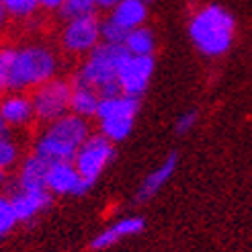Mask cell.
<instances>
[{"instance_id":"3957f363","label":"cell","mask_w":252,"mask_h":252,"mask_svg":"<svg viewBox=\"0 0 252 252\" xmlns=\"http://www.w3.org/2000/svg\"><path fill=\"white\" fill-rule=\"evenodd\" d=\"M91 137V125L84 117L74 113L60 117L45 125L41 135L37 137L33 154L45 160L47 164L54 162H72L78 148Z\"/></svg>"},{"instance_id":"8fae6325","label":"cell","mask_w":252,"mask_h":252,"mask_svg":"<svg viewBox=\"0 0 252 252\" xmlns=\"http://www.w3.org/2000/svg\"><path fill=\"white\" fill-rule=\"evenodd\" d=\"M0 115L8 127H23L35 119L31 94L27 93H4L0 98Z\"/></svg>"},{"instance_id":"cb8c5ba5","label":"cell","mask_w":252,"mask_h":252,"mask_svg":"<svg viewBox=\"0 0 252 252\" xmlns=\"http://www.w3.org/2000/svg\"><path fill=\"white\" fill-rule=\"evenodd\" d=\"M17 223H19V220H17L15 209H12L10 197L0 195V238L8 236L12 230H15Z\"/></svg>"},{"instance_id":"603a6c76","label":"cell","mask_w":252,"mask_h":252,"mask_svg":"<svg viewBox=\"0 0 252 252\" xmlns=\"http://www.w3.org/2000/svg\"><path fill=\"white\" fill-rule=\"evenodd\" d=\"M19 146L8 135L0 137V170L8 172L12 166L19 164Z\"/></svg>"},{"instance_id":"f1b7e54d","label":"cell","mask_w":252,"mask_h":252,"mask_svg":"<svg viewBox=\"0 0 252 252\" xmlns=\"http://www.w3.org/2000/svg\"><path fill=\"white\" fill-rule=\"evenodd\" d=\"M6 129H8V125L4 123L2 115H0V137H2V135H6Z\"/></svg>"},{"instance_id":"7a4b0ae2","label":"cell","mask_w":252,"mask_h":252,"mask_svg":"<svg viewBox=\"0 0 252 252\" xmlns=\"http://www.w3.org/2000/svg\"><path fill=\"white\" fill-rule=\"evenodd\" d=\"M189 37L199 54L205 58H221L234 45L236 19L221 4H205L189 19Z\"/></svg>"},{"instance_id":"7402d4cb","label":"cell","mask_w":252,"mask_h":252,"mask_svg":"<svg viewBox=\"0 0 252 252\" xmlns=\"http://www.w3.org/2000/svg\"><path fill=\"white\" fill-rule=\"evenodd\" d=\"M127 31H125L121 25H117L111 17H107L105 21H100V41L109 43V45H123Z\"/></svg>"},{"instance_id":"8992f818","label":"cell","mask_w":252,"mask_h":252,"mask_svg":"<svg viewBox=\"0 0 252 252\" xmlns=\"http://www.w3.org/2000/svg\"><path fill=\"white\" fill-rule=\"evenodd\" d=\"M113 158H115V144L100 133H91V137L78 148L72 162L82 179L93 187L98 181V176L107 170Z\"/></svg>"},{"instance_id":"7c38bea8","label":"cell","mask_w":252,"mask_h":252,"mask_svg":"<svg viewBox=\"0 0 252 252\" xmlns=\"http://www.w3.org/2000/svg\"><path fill=\"white\" fill-rule=\"evenodd\" d=\"M144 230V220L137 218V216H127V218H121L117 220L115 223H111L109 228H105L103 232H98L94 238H93V250H105L113 244H117L125 238H131V236H137Z\"/></svg>"},{"instance_id":"ac0fdd59","label":"cell","mask_w":252,"mask_h":252,"mask_svg":"<svg viewBox=\"0 0 252 252\" xmlns=\"http://www.w3.org/2000/svg\"><path fill=\"white\" fill-rule=\"evenodd\" d=\"M123 47L129 56H154V49H156L154 31L148 29L146 25L129 31L127 37H125Z\"/></svg>"},{"instance_id":"4316f807","label":"cell","mask_w":252,"mask_h":252,"mask_svg":"<svg viewBox=\"0 0 252 252\" xmlns=\"http://www.w3.org/2000/svg\"><path fill=\"white\" fill-rule=\"evenodd\" d=\"M119 2H121V0H96V6L100 10H113Z\"/></svg>"},{"instance_id":"277c9868","label":"cell","mask_w":252,"mask_h":252,"mask_svg":"<svg viewBox=\"0 0 252 252\" xmlns=\"http://www.w3.org/2000/svg\"><path fill=\"white\" fill-rule=\"evenodd\" d=\"M125 56H127V52L123 45L100 43L84 58L72 82L93 88L100 94V98L119 94V68Z\"/></svg>"},{"instance_id":"44dd1931","label":"cell","mask_w":252,"mask_h":252,"mask_svg":"<svg viewBox=\"0 0 252 252\" xmlns=\"http://www.w3.org/2000/svg\"><path fill=\"white\" fill-rule=\"evenodd\" d=\"M2 4L6 8V15L12 19H19V21L31 19L35 12L41 8L39 0H2Z\"/></svg>"},{"instance_id":"484cf974","label":"cell","mask_w":252,"mask_h":252,"mask_svg":"<svg viewBox=\"0 0 252 252\" xmlns=\"http://www.w3.org/2000/svg\"><path fill=\"white\" fill-rule=\"evenodd\" d=\"M62 2H64V0H39L41 8H45V10H60Z\"/></svg>"},{"instance_id":"d4e9b609","label":"cell","mask_w":252,"mask_h":252,"mask_svg":"<svg viewBox=\"0 0 252 252\" xmlns=\"http://www.w3.org/2000/svg\"><path fill=\"white\" fill-rule=\"evenodd\" d=\"M197 119H199L197 111H185L183 115H179V119H176V123H174L176 133H181V135L189 133L197 125Z\"/></svg>"},{"instance_id":"5bb4252c","label":"cell","mask_w":252,"mask_h":252,"mask_svg":"<svg viewBox=\"0 0 252 252\" xmlns=\"http://www.w3.org/2000/svg\"><path fill=\"white\" fill-rule=\"evenodd\" d=\"M176 162H179L176 154H168V158L162 162L160 166H156L152 172H148V176L144 179V183L140 185V189H137V193H135V199L140 201V203L150 201L162 191V187L170 181V176L176 170Z\"/></svg>"},{"instance_id":"f546056e","label":"cell","mask_w":252,"mask_h":252,"mask_svg":"<svg viewBox=\"0 0 252 252\" xmlns=\"http://www.w3.org/2000/svg\"><path fill=\"white\" fill-rule=\"evenodd\" d=\"M6 179H8L6 172H4V170H0V189H2V187L6 185Z\"/></svg>"},{"instance_id":"6da1fadb","label":"cell","mask_w":252,"mask_h":252,"mask_svg":"<svg viewBox=\"0 0 252 252\" xmlns=\"http://www.w3.org/2000/svg\"><path fill=\"white\" fill-rule=\"evenodd\" d=\"M58 54L45 43L0 47V86L8 93L35 91L58 76Z\"/></svg>"},{"instance_id":"83f0119b","label":"cell","mask_w":252,"mask_h":252,"mask_svg":"<svg viewBox=\"0 0 252 252\" xmlns=\"http://www.w3.org/2000/svg\"><path fill=\"white\" fill-rule=\"evenodd\" d=\"M6 19H8V15H6V8H4V4H2V0H0V27L6 23Z\"/></svg>"},{"instance_id":"2e32d148","label":"cell","mask_w":252,"mask_h":252,"mask_svg":"<svg viewBox=\"0 0 252 252\" xmlns=\"http://www.w3.org/2000/svg\"><path fill=\"white\" fill-rule=\"evenodd\" d=\"M47 162L41 160L39 156H27L17 174V189H27V191H35V189H47L45 187V174H47Z\"/></svg>"},{"instance_id":"ffe728a7","label":"cell","mask_w":252,"mask_h":252,"mask_svg":"<svg viewBox=\"0 0 252 252\" xmlns=\"http://www.w3.org/2000/svg\"><path fill=\"white\" fill-rule=\"evenodd\" d=\"M96 0H64L60 6V17L66 21L78 19V17H88V15H96Z\"/></svg>"},{"instance_id":"9a60e30c","label":"cell","mask_w":252,"mask_h":252,"mask_svg":"<svg viewBox=\"0 0 252 252\" xmlns=\"http://www.w3.org/2000/svg\"><path fill=\"white\" fill-rule=\"evenodd\" d=\"M109 17L129 33L137 27H144V23L148 19V4L142 2V0H121L111 10Z\"/></svg>"},{"instance_id":"1f68e13d","label":"cell","mask_w":252,"mask_h":252,"mask_svg":"<svg viewBox=\"0 0 252 252\" xmlns=\"http://www.w3.org/2000/svg\"><path fill=\"white\" fill-rule=\"evenodd\" d=\"M142 2H146V4H150V2H154V0H142Z\"/></svg>"},{"instance_id":"4dcf8cb0","label":"cell","mask_w":252,"mask_h":252,"mask_svg":"<svg viewBox=\"0 0 252 252\" xmlns=\"http://www.w3.org/2000/svg\"><path fill=\"white\" fill-rule=\"evenodd\" d=\"M4 93H6V91H4V88H2V86H0V98H2V96H4Z\"/></svg>"},{"instance_id":"e0dca14e","label":"cell","mask_w":252,"mask_h":252,"mask_svg":"<svg viewBox=\"0 0 252 252\" xmlns=\"http://www.w3.org/2000/svg\"><path fill=\"white\" fill-rule=\"evenodd\" d=\"M74 84V82H72ZM100 105V94L96 91L82 84H74V91H72V100H70V113L84 119H91L96 117V111Z\"/></svg>"},{"instance_id":"ba28073f","label":"cell","mask_w":252,"mask_h":252,"mask_svg":"<svg viewBox=\"0 0 252 252\" xmlns=\"http://www.w3.org/2000/svg\"><path fill=\"white\" fill-rule=\"evenodd\" d=\"M154 56H125L119 68V88L123 94L140 98L150 86L154 76Z\"/></svg>"},{"instance_id":"52a82bcc","label":"cell","mask_w":252,"mask_h":252,"mask_svg":"<svg viewBox=\"0 0 252 252\" xmlns=\"http://www.w3.org/2000/svg\"><path fill=\"white\" fill-rule=\"evenodd\" d=\"M60 43L66 54L72 56H88L100 43V21L96 15L78 17L66 21L60 33Z\"/></svg>"},{"instance_id":"4fadbf2b","label":"cell","mask_w":252,"mask_h":252,"mask_svg":"<svg viewBox=\"0 0 252 252\" xmlns=\"http://www.w3.org/2000/svg\"><path fill=\"white\" fill-rule=\"evenodd\" d=\"M137 111H140V98L129 96V94H113L103 96L96 111V121H107V119H135Z\"/></svg>"},{"instance_id":"9c48e42d","label":"cell","mask_w":252,"mask_h":252,"mask_svg":"<svg viewBox=\"0 0 252 252\" xmlns=\"http://www.w3.org/2000/svg\"><path fill=\"white\" fill-rule=\"evenodd\" d=\"M45 187L52 195H84L91 191L80 172L74 166V162H54L47 166Z\"/></svg>"},{"instance_id":"5b68a950","label":"cell","mask_w":252,"mask_h":252,"mask_svg":"<svg viewBox=\"0 0 252 252\" xmlns=\"http://www.w3.org/2000/svg\"><path fill=\"white\" fill-rule=\"evenodd\" d=\"M74 84L66 78H54L41 86H37L31 93L35 119L41 123H52L60 117L70 113V100H72Z\"/></svg>"},{"instance_id":"d6986e66","label":"cell","mask_w":252,"mask_h":252,"mask_svg":"<svg viewBox=\"0 0 252 252\" xmlns=\"http://www.w3.org/2000/svg\"><path fill=\"white\" fill-rule=\"evenodd\" d=\"M135 119H107L98 121V133L105 135L109 142L119 144L123 140H127L131 129H133Z\"/></svg>"},{"instance_id":"30bf717a","label":"cell","mask_w":252,"mask_h":252,"mask_svg":"<svg viewBox=\"0 0 252 252\" xmlns=\"http://www.w3.org/2000/svg\"><path fill=\"white\" fill-rule=\"evenodd\" d=\"M12 201V209L17 213V220L21 223L31 221L37 216L52 205V193L47 189H35V191H27V189H17L15 193L10 195Z\"/></svg>"}]
</instances>
